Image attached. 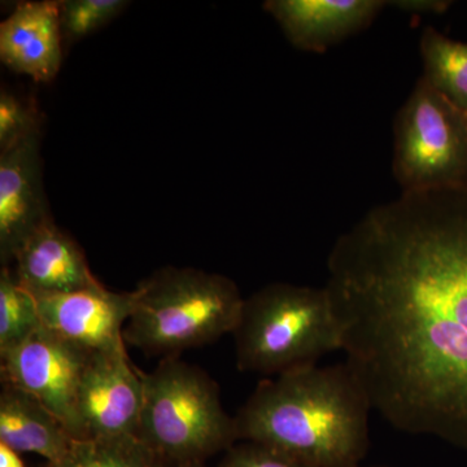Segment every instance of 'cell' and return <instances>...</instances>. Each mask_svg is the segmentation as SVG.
Masks as SVG:
<instances>
[{"label": "cell", "mask_w": 467, "mask_h": 467, "mask_svg": "<svg viewBox=\"0 0 467 467\" xmlns=\"http://www.w3.org/2000/svg\"><path fill=\"white\" fill-rule=\"evenodd\" d=\"M325 288L373 410L467 450V187L368 211L334 243Z\"/></svg>", "instance_id": "1"}, {"label": "cell", "mask_w": 467, "mask_h": 467, "mask_svg": "<svg viewBox=\"0 0 467 467\" xmlns=\"http://www.w3.org/2000/svg\"><path fill=\"white\" fill-rule=\"evenodd\" d=\"M373 407L346 362L263 380L235 416L239 441L266 445L310 467H359Z\"/></svg>", "instance_id": "2"}, {"label": "cell", "mask_w": 467, "mask_h": 467, "mask_svg": "<svg viewBox=\"0 0 467 467\" xmlns=\"http://www.w3.org/2000/svg\"><path fill=\"white\" fill-rule=\"evenodd\" d=\"M133 294L125 343L161 358L233 334L245 299L229 276L177 266L155 270Z\"/></svg>", "instance_id": "3"}, {"label": "cell", "mask_w": 467, "mask_h": 467, "mask_svg": "<svg viewBox=\"0 0 467 467\" xmlns=\"http://www.w3.org/2000/svg\"><path fill=\"white\" fill-rule=\"evenodd\" d=\"M236 367L276 377L318 365L342 350V337L325 287L275 282L245 297L233 331Z\"/></svg>", "instance_id": "4"}, {"label": "cell", "mask_w": 467, "mask_h": 467, "mask_svg": "<svg viewBox=\"0 0 467 467\" xmlns=\"http://www.w3.org/2000/svg\"><path fill=\"white\" fill-rule=\"evenodd\" d=\"M142 379L137 436L169 465L204 463L239 441L235 417L226 413L220 387L202 368L161 358Z\"/></svg>", "instance_id": "5"}, {"label": "cell", "mask_w": 467, "mask_h": 467, "mask_svg": "<svg viewBox=\"0 0 467 467\" xmlns=\"http://www.w3.org/2000/svg\"><path fill=\"white\" fill-rule=\"evenodd\" d=\"M393 138L402 192L467 187V116L423 77L396 116Z\"/></svg>", "instance_id": "6"}, {"label": "cell", "mask_w": 467, "mask_h": 467, "mask_svg": "<svg viewBox=\"0 0 467 467\" xmlns=\"http://www.w3.org/2000/svg\"><path fill=\"white\" fill-rule=\"evenodd\" d=\"M90 353L42 326L26 342L0 358L2 383L38 399L79 441L77 393Z\"/></svg>", "instance_id": "7"}, {"label": "cell", "mask_w": 467, "mask_h": 467, "mask_svg": "<svg viewBox=\"0 0 467 467\" xmlns=\"http://www.w3.org/2000/svg\"><path fill=\"white\" fill-rule=\"evenodd\" d=\"M142 405V373L126 348L91 352L77 393L79 441L137 435Z\"/></svg>", "instance_id": "8"}, {"label": "cell", "mask_w": 467, "mask_h": 467, "mask_svg": "<svg viewBox=\"0 0 467 467\" xmlns=\"http://www.w3.org/2000/svg\"><path fill=\"white\" fill-rule=\"evenodd\" d=\"M54 220L43 184L41 130L0 150V263L9 266L24 243Z\"/></svg>", "instance_id": "9"}, {"label": "cell", "mask_w": 467, "mask_h": 467, "mask_svg": "<svg viewBox=\"0 0 467 467\" xmlns=\"http://www.w3.org/2000/svg\"><path fill=\"white\" fill-rule=\"evenodd\" d=\"M36 299L43 327L67 342L88 352L126 348L124 328L133 313V291H110L99 284Z\"/></svg>", "instance_id": "10"}, {"label": "cell", "mask_w": 467, "mask_h": 467, "mask_svg": "<svg viewBox=\"0 0 467 467\" xmlns=\"http://www.w3.org/2000/svg\"><path fill=\"white\" fill-rule=\"evenodd\" d=\"M63 47L57 0L18 3L0 24V60L39 84L57 78Z\"/></svg>", "instance_id": "11"}, {"label": "cell", "mask_w": 467, "mask_h": 467, "mask_svg": "<svg viewBox=\"0 0 467 467\" xmlns=\"http://www.w3.org/2000/svg\"><path fill=\"white\" fill-rule=\"evenodd\" d=\"M379 0H267L264 9L296 48L324 52L373 23Z\"/></svg>", "instance_id": "12"}, {"label": "cell", "mask_w": 467, "mask_h": 467, "mask_svg": "<svg viewBox=\"0 0 467 467\" xmlns=\"http://www.w3.org/2000/svg\"><path fill=\"white\" fill-rule=\"evenodd\" d=\"M14 264L18 284L36 297L69 294L100 284L81 245L54 220L24 243Z\"/></svg>", "instance_id": "13"}, {"label": "cell", "mask_w": 467, "mask_h": 467, "mask_svg": "<svg viewBox=\"0 0 467 467\" xmlns=\"http://www.w3.org/2000/svg\"><path fill=\"white\" fill-rule=\"evenodd\" d=\"M0 442L17 453H34L47 463L60 460L76 441L60 420L33 395L2 383Z\"/></svg>", "instance_id": "14"}, {"label": "cell", "mask_w": 467, "mask_h": 467, "mask_svg": "<svg viewBox=\"0 0 467 467\" xmlns=\"http://www.w3.org/2000/svg\"><path fill=\"white\" fill-rule=\"evenodd\" d=\"M423 78L467 116V43L427 27L420 38Z\"/></svg>", "instance_id": "15"}, {"label": "cell", "mask_w": 467, "mask_h": 467, "mask_svg": "<svg viewBox=\"0 0 467 467\" xmlns=\"http://www.w3.org/2000/svg\"><path fill=\"white\" fill-rule=\"evenodd\" d=\"M46 467H173L137 435L75 441L60 460Z\"/></svg>", "instance_id": "16"}, {"label": "cell", "mask_w": 467, "mask_h": 467, "mask_svg": "<svg viewBox=\"0 0 467 467\" xmlns=\"http://www.w3.org/2000/svg\"><path fill=\"white\" fill-rule=\"evenodd\" d=\"M41 327L36 296L18 284L11 267H0V358Z\"/></svg>", "instance_id": "17"}, {"label": "cell", "mask_w": 467, "mask_h": 467, "mask_svg": "<svg viewBox=\"0 0 467 467\" xmlns=\"http://www.w3.org/2000/svg\"><path fill=\"white\" fill-rule=\"evenodd\" d=\"M126 0H58L64 46L81 41L122 14Z\"/></svg>", "instance_id": "18"}, {"label": "cell", "mask_w": 467, "mask_h": 467, "mask_svg": "<svg viewBox=\"0 0 467 467\" xmlns=\"http://www.w3.org/2000/svg\"><path fill=\"white\" fill-rule=\"evenodd\" d=\"M41 130L36 109L3 88L0 91V150L11 149Z\"/></svg>", "instance_id": "19"}, {"label": "cell", "mask_w": 467, "mask_h": 467, "mask_svg": "<svg viewBox=\"0 0 467 467\" xmlns=\"http://www.w3.org/2000/svg\"><path fill=\"white\" fill-rule=\"evenodd\" d=\"M218 467H310L287 454L257 444V442H236L223 454Z\"/></svg>", "instance_id": "20"}, {"label": "cell", "mask_w": 467, "mask_h": 467, "mask_svg": "<svg viewBox=\"0 0 467 467\" xmlns=\"http://www.w3.org/2000/svg\"><path fill=\"white\" fill-rule=\"evenodd\" d=\"M392 5H396L400 9L408 12H432V14H441L445 9L450 7L451 2H436V0H422V2H392Z\"/></svg>", "instance_id": "21"}, {"label": "cell", "mask_w": 467, "mask_h": 467, "mask_svg": "<svg viewBox=\"0 0 467 467\" xmlns=\"http://www.w3.org/2000/svg\"><path fill=\"white\" fill-rule=\"evenodd\" d=\"M0 467H26L20 453L0 442Z\"/></svg>", "instance_id": "22"}, {"label": "cell", "mask_w": 467, "mask_h": 467, "mask_svg": "<svg viewBox=\"0 0 467 467\" xmlns=\"http://www.w3.org/2000/svg\"><path fill=\"white\" fill-rule=\"evenodd\" d=\"M177 467H205L204 463H190V465H182Z\"/></svg>", "instance_id": "23"}, {"label": "cell", "mask_w": 467, "mask_h": 467, "mask_svg": "<svg viewBox=\"0 0 467 467\" xmlns=\"http://www.w3.org/2000/svg\"><path fill=\"white\" fill-rule=\"evenodd\" d=\"M362 467V466H359ZM370 467H389V466H370Z\"/></svg>", "instance_id": "24"}]
</instances>
